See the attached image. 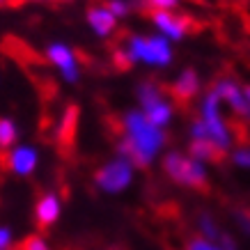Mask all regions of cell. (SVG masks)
<instances>
[{
    "label": "cell",
    "mask_w": 250,
    "mask_h": 250,
    "mask_svg": "<svg viewBox=\"0 0 250 250\" xmlns=\"http://www.w3.org/2000/svg\"><path fill=\"white\" fill-rule=\"evenodd\" d=\"M239 228L243 229V234L246 236H250V211L239 213Z\"/></svg>",
    "instance_id": "22"
},
{
    "label": "cell",
    "mask_w": 250,
    "mask_h": 250,
    "mask_svg": "<svg viewBox=\"0 0 250 250\" xmlns=\"http://www.w3.org/2000/svg\"><path fill=\"white\" fill-rule=\"evenodd\" d=\"M211 90L216 92L225 110H229L243 124H250V85L236 81L234 76H220L216 78Z\"/></svg>",
    "instance_id": "7"
},
{
    "label": "cell",
    "mask_w": 250,
    "mask_h": 250,
    "mask_svg": "<svg viewBox=\"0 0 250 250\" xmlns=\"http://www.w3.org/2000/svg\"><path fill=\"white\" fill-rule=\"evenodd\" d=\"M44 58L51 67L58 71L62 83L76 85L83 76V67H81V58H78L76 48L69 46L67 42H51L44 48Z\"/></svg>",
    "instance_id": "8"
},
{
    "label": "cell",
    "mask_w": 250,
    "mask_h": 250,
    "mask_svg": "<svg viewBox=\"0 0 250 250\" xmlns=\"http://www.w3.org/2000/svg\"><path fill=\"white\" fill-rule=\"evenodd\" d=\"M85 21H87V28L94 37L99 39H108L113 37L115 30H117V19L110 14V9L106 5H92L85 14Z\"/></svg>",
    "instance_id": "11"
},
{
    "label": "cell",
    "mask_w": 250,
    "mask_h": 250,
    "mask_svg": "<svg viewBox=\"0 0 250 250\" xmlns=\"http://www.w3.org/2000/svg\"><path fill=\"white\" fill-rule=\"evenodd\" d=\"M152 28L156 35H161L163 39H167L170 44H179L190 35L193 23L188 16L179 14V9L174 12H152Z\"/></svg>",
    "instance_id": "9"
},
{
    "label": "cell",
    "mask_w": 250,
    "mask_h": 250,
    "mask_svg": "<svg viewBox=\"0 0 250 250\" xmlns=\"http://www.w3.org/2000/svg\"><path fill=\"white\" fill-rule=\"evenodd\" d=\"M39 149L30 143H16L5 154V166L14 177H30L39 167Z\"/></svg>",
    "instance_id": "10"
},
{
    "label": "cell",
    "mask_w": 250,
    "mask_h": 250,
    "mask_svg": "<svg viewBox=\"0 0 250 250\" xmlns=\"http://www.w3.org/2000/svg\"><path fill=\"white\" fill-rule=\"evenodd\" d=\"M25 2H55V0H25Z\"/></svg>",
    "instance_id": "23"
},
{
    "label": "cell",
    "mask_w": 250,
    "mask_h": 250,
    "mask_svg": "<svg viewBox=\"0 0 250 250\" xmlns=\"http://www.w3.org/2000/svg\"><path fill=\"white\" fill-rule=\"evenodd\" d=\"M163 172L172 184L182 186V188H205L209 182V166L190 156L188 152H166L163 154Z\"/></svg>",
    "instance_id": "4"
},
{
    "label": "cell",
    "mask_w": 250,
    "mask_h": 250,
    "mask_svg": "<svg viewBox=\"0 0 250 250\" xmlns=\"http://www.w3.org/2000/svg\"><path fill=\"white\" fill-rule=\"evenodd\" d=\"M195 225H197V232H200L197 236H205V239H213V241H218L220 234H223V229H220V225H218V220L213 218L211 213H207V211L197 216Z\"/></svg>",
    "instance_id": "15"
},
{
    "label": "cell",
    "mask_w": 250,
    "mask_h": 250,
    "mask_svg": "<svg viewBox=\"0 0 250 250\" xmlns=\"http://www.w3.org/2000/svg\"><path fill=\"white\" fill-rule=\"evenodd\" d=\"M229 161L232 166L243 170V172H250V145H239L229 152Z\"/></svg>",
    "instance_id": "17"
},
{
    "label": "cell",
    "mask_w": 250,
    "mask_h": 250,
    "mask_svg": "<svg viewBox=\"0 0 250 250\" xmlns=\"http://www.w3.org/2000/svg\"><path fill=\"white\" fill-rule=\"evenodd\" d=\"M104 5L110 9V14H113L117 21H120V19H126V16L138 7L136 0H106Z\"/></svg>",
    "instance_id": "16"
},
{
    "label": "cell",
    "mask_w": 250,
    "mask_h": 250,
    "mask_svg": "<svg viewBox=\"0 0 250 250\" xmlns=\"http://www.w3.org/2000/svg\"><path fill=\"white\" fill-rule=\"evenodd\" d=\"M166 129L147 120L140 108L124 110L120 117V154L136 167H149L166 152Z\"/></svg>",
    "instance_id": "2"
},
{
    "label": "cell",
    "mask_w": 250,
    "mask_h": 250,
    "mask_svg": "<svg viewBox=\"0 0 250 250\" xmlns=\"http://www.w3.org/2000/svg\"><path fill=\"white\" fill-rule=\"evenodd\" d=\"M133 182H136V166L122 154L108 159L94 172V186L104 195H122L133 186Z\"/></svg>",
    "instance_id": "6"
},
{
    "label": "cell",
    "mask_w": 250,
    "mask_h": 250,
    "mask_svg": "<svg viewBox=\"0 0 250 250\" xmlns=\"http://www.w3.org/2000/svg\"><path fill=\"white\" fill-rule=\"evenodd\" d=\"M0 85H2V76H0Z\"/></svg>",
    "instance_id": "25"
},
{
    "label": "cell",
    "mask_w": 250,
    "mask_h": 250,
    "mask_svg": "<svg viewBox=\"0 0 250 250\" xmlns=\"http://www.w3.org/2000/svg\"><path fill=\"white\" fill-rule=\"evenodd\" d=\"M236 133L228 120V110L213 90L197 97V115L188 124V154L202 163H211L236 147Z\"/></svg>",
    "instance_id": "1"
},
{
    "label": "cell",
    "mask_w": 250,
    "mask_h": 250,
    "mask_svg": "<svg viewBox=\"0 0 250 250\" xmlns=\"http://www.w3.org/2000/svg\"><path fill=\"white\" fill-rule=\"evenodd\" d=\"M145 7H149L152 12H174L179 9L182 0H143Z\"/></svg>",
    "instance_id": "18"
},
{
    "label": "cell",
    "mask_w": 250,
    "mask_h": 250,
    "mask_svg": "<svg viewBox=\"0 0 250 250\" xmlns=\"http://www.w3.org/2000/svg\"><path fill=\"white\" fill-rule=\"evenodd\" d=\"M170 92H172V99H179V101L197 99L202 94V78H200V74H197L195 69H182L172 78Z\"/></svg>",
    "instance_id": "12"
},
{
    "label": "cell",
    "mask_w": 250,
    "mask_h": 250,
    "mask_svg": "<svg viewBox=\"0 0 250 250\" xmlns=\"http://www.w3.org/2000/svg\"><path fill=\"white\" fill-rule=\"evenodd\" d=\"M12 0H0V7H5V5H9Z\"/></svg>",
    "instance_id": "24"
},
{
    "label": "cell",
    "mask_w": 250,
    "mask_h": 250,
    "mask_svg": "<svg viewBox=\"0 0 250 250\" xmlns=\"http://www.w3.org/2000/svg\"><path fill=\"white\" fill-rule=\"evenodd\" d=\"M186 250H225L220 246L218 241H213V239H205V236H195V239H190Z\"/></svg>",
    "instance_id": "19"
},
{
    "label": "cell",
    "mask_w": 250,
    "mask_h": 250,
    "mask_svg": "<svg viewBox=\"0 0 250 250\" xmlns=\"http://www.w3.org/2000/svg\"><path fill=\"white\" fill-rule=\"evenodd\" d=\"M62 216V200L58 193H44L35 205V220L42 228H51L55 225Z\"/></svg>",
    "instance_id": "13"
},
{
    "label": "cell",
    "mask_w": 250,
    "mask_h": 250,
    "mask_svg": "<svg viewBox=\"0 0 250 250\" xmlns=\"http://www.w3.org/2000/svg\"><path fill=\"white\" fill-rule=\"evenodd\" d=\"M19 143V124L12 117H0V152H7Z\"/></svg>",
    "instance_id": "14"
},
{
    "label": "cell",
    "mask_w": 250,
    "mask_h": 250,
    "mask_svg": "<svg viewBox=\"0 0 250 250\" xmlns=\"http://www.w3.org/2000/svg\"><path fill=\"white\" fill-rule=\"evenodd\" d=\"M117 64L145 69H167L174 62V44L156 32H133L115 53Z\"/></svg>",
    "instance_id": "3"
},
{
    "label": "cell",
    "mask_w": 250,
    "mask_h": 250,
    "mask_svg": "<svg viewBox=\"0 0 250 250\" xmlns=\"http://www.w3.org/2000/svg\"><path fill=\"white\" fill-rule=\"evenodd\" d=\"M21 250H53V248H51V243L46 241L44 236H28L23 241Z\"/></svg>",
    "instance_id": "20"
},
{
    "label": "cell",
    "mask_w": 250,
    "mask_h": 250,
    "mask_svg": "<svg viewBox=\"0 0 250 250\" xmlns=\"http://www.w3.org/2000/svg\"><path fill=\"white\" fill-rule=\"evenodd\" d=\"M136 99H138V108L143 110V115L152 124H156L161 129H167L174 122V115H177L174 99L156 81H149V78L140 81L136 87Z\"/></svg>",
    "instance_id": "5"
},
{
    "label": "cell",
    "mask_w": 250,
    "mask_h": 250,
    "mask_svg": "<svg viewBox=\"0 0 250 250\" xmlns=\"http://www.w3.org/2000/svg\"><path fill=\"white\" fill-rule=\"evenodd\" d=\"M0 250H16L14 232L7 225H0Z\"/></svg>",
    "instance_id": "21"
}]
</instances>
